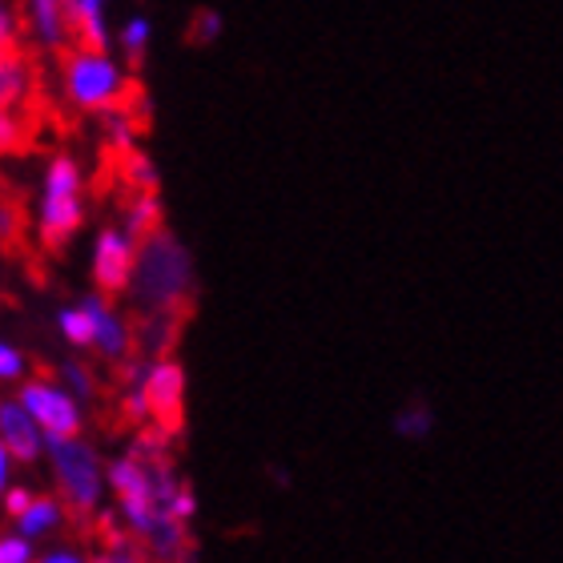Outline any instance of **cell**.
I'll return each mask as SVG.
<instances>
[{
    "mask_svg": "<svg viewBox=\"0 0 563 563\" xmlns=\"http://www.w3.org/2000/svg\"><path fill=\"white\" fill-rule=\"evenodd\" d=\"M53 65V85H57V109L65 106L77 118H101L109 109H121L141 93L137 73L118 60L109 48L69 45Z\"/></svg>",
    "mask_w": 563,
    "mask_h": 563,
    "instance_id": "obj_1",
    "label": "cell"
},
{
    "mask_svg": "<svg viewBox=\"0 0 563 563\" xmlns=\"http://www.w3.org/2000/svg\"><path fill=\"white\" fill-rule=\"evenodd\" d=\"M133 314H189L198 306V278H194V258L177 242L169 225L153 230L137 242V266L130 282Z\"/></svg>",
    "mask_w": 563,
    "mask_h": 563,
    "instance_id": "obj_2",
    "label": "cell"
},
{
    "mask_svg": "<svg viewBox=\"0 0 563 563\" xmlns=\"http://www.w3.org/2000/svg\"><path fill=\"white\" fill-rule=\"evenodd\" d=\"M85 198H89V181L81 162L69 150H53L41 181V218H36V242L45 250V258H57L69 250V242L85 225Z\"/></svg>",
    "mask_w": 563,
    "mask_h": 563,
    "instance_id": "obj_3",
    "label": "cell"
},
{
    "mask_svg": "<svg viewBox=\"0 0 563 563\" xmlns=\"http://www.w3.org/2000/svg\"><path fill=\"white\" fill-rule=\"evenodd\" d=\"M53 451V471L60 483V504L65 519L73 523V536L81 540L97 516V499H101V463L97 451L85 439H48Z\"/></svg>",
    "mask_w": 563,
    "mask_h": 563,
    "instance_id": "obj_4",
    "label": "cell"
},
{
    "mask_svg": "<svg viewBox=\"0 0 563 563\" xmlns=\"http://www.w3.org/2000/svg\"><path fill=\"white\" fill-rule=\"evenodd\" d=\"M0 254L21 262L33 278H45V250L29 225V194L9 177H0Z\"/></svg>",
    "mask_w": 563,
    "mask_h": 563,
    "instance_id": "obj_5",
    "label": "cell"
},
{
    "mask_svg": "<svg viewBox=\"0 0 563 563\" xmlns=\"http://www.w3.org/2000/svg\"><path fill=\"white\" fill-rule=\"evenodd\" d=\"M145 402H150V427L169 439H186V371L177 358H157L145 371Z\"/></svg>",
    "mask_w": 563,
    "mask_h": 563,
    "instance_id": "obj_6",
    "label": "cell"
},
{
    "mask_svg": "<svg viewBox=\"0 0 563 563\" xmlns=\"http://www.w3.org/2000/svg\"><path fill=\"white\" fill-rule=\"evenodd\" d=\"M16 12H21L24 45L41 60H57L65 48L77 45L65 0H16Z\"/></svg>",
    "mask_w": 563,
    "mask_h": 563,
    "instance_id": "obj_7",
    "label": "cell"
},
{
    "mask_svg": "<svg viewBox=\"0 0 563 563\" xmlns=\"http://www.w3.org/2000/svg\"><path fill=\"white\" fill-rule=\"evenodd\" d=\"M21 407L36 419V427H45L48 439H77L81 431V411L73 402L69 390H60L48 371L29 378L21 387Z\"/></svg>",
    "mask_w": 563,
    "mask_h": 563,
    "instance_id": "obj_8",
    "label": "cell"
},
{
    "mask_svg": "<svg viewBox=\"0 0 563 563\" xmlns=\"http://www.w3.org/2000/svg\"><path fill=\"white\" fill-rule=\"evenodd\" d=\"M133 266H137V242H133L121 225H106L97 234V250H93V282L97 294L118 302L130 294L133 282Z\"/></svg>",
    "mask_w": 563,
    "mask_h": 563,
    "instance_id": "obj_9",
    "label": "cell"
},
{
    "mask_svg": "<svg viewBox=\"0 0 563 563\" xmlns=\"http://www.w3.org/2000/svg\"><path fill=\"white\" fill-rule=\"evenodd\" d=\"M186 327H189V314H133V346H137V354L145 363L174 358Z\"/></svg>",
    "mask_w": 563,
    "mask_h": 563,
    "instance_id": "obj_10",
    "label": "cell"
},
{
    "mask_svg": "<svg viewBox=\"0 0 563 563\" xmlns=\"http://www.w3.org/2000/svg\"><path fill=\"white\" fill-rule=\"evenodd\" d=\"M0 439L9 446V455L21 459V463L41 459V431H36V419L24 411L21 402L0 399Z\"/></svg>",
    "mask_w": 563,
    "mask_h": 563,
    "instance_id": "obj_11",
    "label": "cell"
},
{
    "mask_svg": "<svg viewBox=\"0 0 563 563\" xmlns=\"http://www.w3.org/2000/svg\"><path fill=\"white\" fill-rule=\"evenodd\" d=\"M65 9H69V24L77 45H93V48L113 45V24H109L113 0H65Z\"/></svg>",
    "mask_w": 563,
    "mask_h": 563,
    "instance_id": "obj_12",
    "label": "cell"
},
{
    "mask_svg": "<svg viewBox=\"0 0 563 563\" xmlns=\"http://www.w3.org/2000/svg\"><path fill=\"white\" fill-rule=\"evenodd\" d=\"M150 41H153L150 16H145V12H133V16H125V24L118 29V48H121V57H125V65H130L133 73L145 65Z\"/></svg>",
    "mask_w": 563,
    "mask_h": 563,
    "instance_id": "obj_13",
    "label": "cell"
},
{
    "mask_svg": "<svg viewBox=\"0 0 563 563\" xmlns=\"http://www.w3.org/2000/svg\"><path fill=\"white\" fill-rule=\"evenodd\" d=\"M65 519V504L60 499H53V495H33V504L24 507V516L16 519L21 523V536L24 540H36V536H45V531H53Z\"/></svg>",
    "mask_w": 563,
    "mask_h": 563,
    "instance_id": "obj_14",
    "label": "cell"
},
{
    "mask_svg": "<svg viewBox=\"0 0 563 563\" xmlns=\"http://www.w3.org/2000/svg\"><path fill=\"white\" fill-rule=\"evenodd\" d=\"M60 334L73 342V346H93L97 342V322L89 314V306H69V310H60Z\"/></svg>",
    "mask_w": 563,
    "mask_h": 563,
    "instance_id": "obj_15",
    "label": "cell"
},
{
    "mask_svg": "<svg viewBox=\"0 0 563 563\" xmlns=\"http://www.w3.org/2000/svg\"><path fill=\"white\" fill-rule=\"evenodd\" d=\"M225 21H222V12H213V9H194V16H189V29H186V41L189 45H213L218 36H222Z\"/></svg>",
    "mask_w": 563,
    "mask_h": 563,
    "instance_id": "obj_16",
    "label": "cell"
},
{
    "mask_svg": "<svg viewBox=\"0 0 563 563\" xmlns=\"http://www.w3.org/2000/svg\"><path fill=\"white\" fill-rule=\"evenodd\" d=\"M0 563H33V540L0 536Z\"/></svg>",
    "mask_w": 563,
    "mask_h": 563,
    "instance_id": "obj_17",
    "label": "cell"
},
{
    "mask_svg": "<svg viewBox=\"0 0 563 563\" xmlns=\"http://www.w3.org/2000/svg\"><path fill=\"white\" fill-rule=\"evenodd\" d=\"M21 371H24V358L12 346H4L0 342V383H9V378H21Z\"/></svg>",
    "mask_w": 563,
    "mask_h": 563,
    "instance_id": "obj_18",
    "label": "cell"
},
{
    "mask_svg": "<svg viewBox=\"0 0 563 563\" xmlns=\"http://www.w3.org/2000/svg\"><path fill=\"white\" fill-rule=\"evenodd\" d=\"M29 504H33V495L24 492V487H12V492H4V511H9L12 519H21Z\"/></svg>",
    "mask_w": 563,
    "mask_h": 563,
    "instance_id": "obj_19",
    "label": "cell"
},
{
    "mask_svg": "<svg viewBox=\"0 0 563 563\" xmlns=\"http://www.w3.org/2000/svg\"><path fill=\"white\" fill-rule=\"evenodd\" d=\"M4 487H9V446L0 439V495H4Z\"/></svg>",
    "mask_w": 563,
    "mask_h": 563,
    "instance_id": "obj_20",
    "label": "cell"
},
{
    "mask_svg": "<svg viewBox=\"0 0 563 563\" xmlns=\"http://www.w3.org/2000/svg\"><path fill=\"white\" fill-rule=\"evenodd\" d=\"M41 563H81L77 555H69V552H57V555H45Z\"/></svg>",
    "mask_w": 563,
    "mask_h": 563,
    "instance_id": "obj_21",
    "label": "cell"
}]
</instances>
